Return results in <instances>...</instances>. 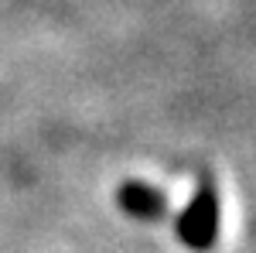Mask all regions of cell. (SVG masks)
Segmentation results:
<instances>
[{
  "label": "cell",
  "mask_w": 256,
  "mask_h": 253,
  "mask_svg": "<svg viewBox=\"0 0 256 253\" xmlns=\"http://www.w3.org/2000/svg\"><path fill=\"white\" fill-rule=\"evenodd\" d=\"M178 233L192 250H208L218 236V198L212 188H198L178 215Z\"/></svg>",
  "instance_id": "cell-1"
},
{
  "label": "cell",
  "mask_w": 256,
  "mask_h": 253,
  "mask_svg": "<svg viewBox=\"0 0 256 253\" xmlns=\"http://www.w3.org/2000/svg\"><path fill=\"white\" fill-rule=\"evenodd\" d=\"M120 205H123L126 212L140 215V219H160V215L168 212V198H164L158 188L144 185V181H123V188H120Z\"/></svg>",
  "instance_id": "cell-2"
}]
</instances>
